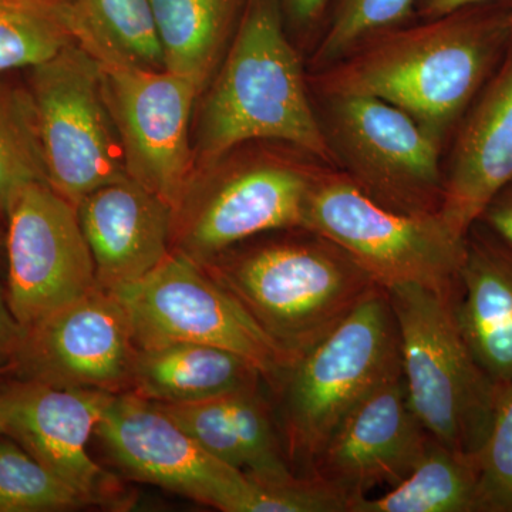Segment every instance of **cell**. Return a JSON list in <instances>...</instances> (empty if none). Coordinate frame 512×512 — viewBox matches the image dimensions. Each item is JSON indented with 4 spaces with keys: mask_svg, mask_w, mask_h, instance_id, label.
<instances>
[{
    "mask_svg": "<svg viewBox=\"0 0 512 512\" xmlns=\"http://www.w3.org/2000/svg\"><path fill=\"white\" fill-rule=\"evenodd\" d=\"M512 42L505 5L470 6L370 37L312 84L325 99L370 96L399 107L443 141Z\"/></svg>",
    "mask_w": 512,
    "mask_h": 512,
    "instance_id": "1",
    "label": "cell"
},
{
    "mask_svg": "<svg viewBox=\"0 0 512 512\" xmlns=\"http://www.w3.org/2000/svg\"><path fill=\"white\" fill-rule=\"evenodd\" d=\"M202 266L293 360L379 288L348 252L306 228L238 244Z\"/></svg>",
    "mask_w": 512,
    "mask_h": 512,
    "instance_id": "2",
    "label": "cell"
},
{
    "mask_svg": "<svg viewBox=\"0 0 512 512\" xmlns=\"http://www.w3.org/2000/svg\"><path fill=\"white\" fill-rule=\"evenodd\" d=\"M282 141L336 164L309 101L301 59L272 0H249L227 60L201 111L197 163L211 170L234 148Z\"/></svg>",
    "mask_w": 512,
    "mask_h": 512,
    "instance_id": "3",
    "label": "cell"
},
{
    "mask_svg": "<svg viewBox=\"0 0 512 512\" xmlns=\"http://www.w3.org/2000/svg\"><path fill=\"white\" fill-rule=\"evenodd\" d=\"M399 375L396 318L386 289L379 286L338 328L293 360L271 389L292 470L308 477L313 460L346 417Z\"/></svg>",
    "mask_w": 512,
    "mask_h": 512,
    "instance_id": "4",
    "label": "cell"
},
{
    "mask_svg": "<svg viewBox=\"0 0 512 512\" xmlns=\"http://www.w3.org/2000/svg\"><path fill=\"white\" fill-rule=\"evenodd\" d=\"M456 291L414 284L386 289L413 413L434 440L476 460L490 433L500 384L468 348L458 325Z\"/></svg>",
    "mask_w": 512,
    "mask_h": 512,
    "instance_id": "5",
    "label": "cell"
},
{
    "mask_svg": "<svg viewBox=\"0 0 512 512\" xmlns=\"http://www.w3.org/2000/svg\"><path fill=\"white\" fill-rule=\"evenodd\" d=\"M303 228L348 252L380 288H457L466 238L454 234L439 214H402L377 204L343 171L319 165Z\"/></svg>",
    "mask_w": 512,
    "mask_h": 512,
    "instance_id": "6",
    "label": "cell"
},
{
    "mask_svg": "<svg viewBox=\"0 0 512 512\" xmlns=\"http://www.w3.org/2000/svg\"><path fill=\"white\" fill-rule=\"evenodd\" d=\"M74 35L97 60L119 131L128 177L177 207L192 184V104L202 92L187 77L148 69L101 42L74 18Z\"/></svg>",
    "mask_w": 512,
    "mask_h": 512,
    "instance_id": "7",
    "label": "cell"
},
{
    "mask_svg": "<svg viewBox=\"0 0 512 512\" xmlns=\"http://www.w3.org/2000/svg\"><path fill=\"white\" fill-rule=\"evenodd\" d=\"M28 93L47 183L62 197L77 207L97 188L128 178L99 63L77 40L32 67Z\"/></svg>",
    "mask_w": 512,
    "mask_h": 512,
    "instance_id": "8",
    "label": "cell"
},
{
    "mask_svg": "<svg viewBox=\"0 0 512 512\" xmlns=\"http://www.w3.org/2000/svg\"><path fill=\"white\" fill-rule=\"evenodd\" d=\"M111 293L127 312L137 348L185 342L232 350L261 370L269 389L293 362L204 266L180 252Z\"/></svg>",
    "mask_w": 512,
    "mask_h": 512,
    "instance_id": "9",
    "label": "cell"
},
{
    "mask_svg": "<svg viewBox=\"0 0 512 512\" xmlns=\"http://www.w3.org/2000/svg\"><path fill=\"white\" fill-rule=\"evenodd\" d=\"M326 100L323 130L336 163L357 188L392 211L439 214L444 192L440 138L377 97Z\"/></svg>",
    "mask_w": 512,
    "mask_h": 512,
    "instance_id": "10",
    "label": "cell"
},
{
    "mask_svg": "<svg viewBox=\"0 0 512 512\" xmlns=\"http://www.w3.org/2000/svg\"><path fill=\"white\" fill-rule=\"evenodd\" d=\"M94 436L127 480L224 512H262L264 487L208 453L157 403L133 393L113 394Z\"/></svg>",
    "mask_w": 512,
    "mask_h": 512,
    "instance_id": "11",
    "label": "cell"
},
{
    "mask_svg": "<svg viewBox=\"0 0 512 512\" xmlns=\"http://www.w3.org/2000/svg\"><path fill=\"white\" fill-rule=\"evenodd\" d=\"M318 167L261 158L192 183L173 210L171 251L204 265L259 235L305 227Z\"/></svg>",
    "mask_w": 512,
    "mask_h": 512,
    "instance_id": "12",
    "label": "cell"
},
{
    "mask_svg": "<svg viewBox=\"0 0 512 512\" xmlns=\"http://www.w3.org/2000/svg\"><path fill=\"white\" fill-rule=\"evenodd\" d=\"M5 251L6 295L25 328L97 286L77 207L46 181L23 185L10 200Z\"/></svg>",
    "mask_w": 512,
    "mask_h": 512,
    "instance_id": "13",
    "label": "cell"
},
{
    "mask_svg": "<svg viewBox=\"0 0 512 512\" xmlns=\"http://www.w3.org/2000/svg\"><path fill=\"white\" fill-rule=\"evenodd\" d=\"M25 329L9 377L57 389L130 392L138 348L113 293L96 286Z\"/></svg>",
    "mask_w": 512,
    "mask_h": 512,
    "instance_id": "14",
    "label": "cell"
},
{
    "mask_svg": "<svg viewBox=\"0 0 512 512\" xmlns=\"http://www.w3.org/2000/svg\"><path fill=\"white\" fill-rule=\"evenodd\" d=\"M12 379L5 434L82 498L86 507L130 505L119 478L90 457L89 443L113 394Z\"/></svg>",
    "mask_w": 512,
    "mask_h": 512,
    "instance_id": "15",
    "label": "cell"
},
{
    "mask_svg": "<svg viewBox=\"0 0 512 512\" xmlns=\"http://www.w3.org/2000/svg\"><path fill=\"white\" fill-rule=\"evenodd\" d=\"M429 440L410 407L402 372L346 417L313 460L308 477L342 494L352 512L373 488L402 483Z\"/></svg>",
    "mask_w": 512,
    "mask_h": 512,
    "instance_id": "16",
    "label": "cell"
},
{
    "mask_svg": "<svg viewBox=\"0 0 512 512\" xmlns=\"http://www.w3.org/2000/svg\"><path fill=\"white\" fill-rule=\"evenodd\" d=\"M512 183V42L474 100L444 175L439 215L458 237Z\"/></svg>",
    "mask_w": 512,
    "mask_h": 512,
    "instance_id": "17",
    "label": "cell"
},
{
    "mask_svg": "<svg viewBox=\"0 0 512 512\" xmlns=\"http://www.w3.org/2000/svg\"><path fill=\"white\" fill-rule=\"evenodd\" d=\"M77 212L104 291L144 278L171 254L173 208L133 178L90 192Z\"/></svg>",
    "mask_w": 512,
    "mask_h": 512,
    "instance_id": "18",
    "label": "cell"
},
{
    "mask_svg": "<svg viewBox=\"0 0 512 512\" xmlns=\"http://www.w3.org/2000/svg\"><path fill=\"white\" fill-rule=\"evenodd\" d=\"M456 315L478 365L497 384L512 380V248L478 221L458 272Z\"/></svg>",
    "mask_w": 512,
    "mask_h": 512,
    "instance_id": "19",
    "label": "cell"
},
{
    "mask_svg": "<svg viewBox=\"0 0 512 512\" xmlns=\"http://www.w3.org/2000/svg\"><path fill=\"white\" fill-rule=\"evenodd\" d=\"M264 383L247 357L218 346L177 342L137 349L128 393L154 403L184 404Z\"/></svg>",
    "mask_w": 512,
    "mask_h": 512,
    "instance_id": "20",
    "label": "cell"
},
{
    "mask_svg": "<svg viewBox=\"0 0 512 512\" xmlns=\"http://www.w3.org/2000/svg\"><path fill=\"white\" fill-rule=\"evenodd\" d=\"M478 471L430 436L426 451L402 483L379 498L363 497L352 512H477Z\"/></svg>",
    "mask_w": 512,
    "mask_h": 512,
    "instance_id": "21",
    "label": "cell"
},
{
    "mask_svg": "<svg viewBox=\"0 0 512 512\" xmlns=\"http://www.w3.org/2000/svg\"><path fill=\"white\" fill-rule=\"evenodd\" d=\"M168 72L204 89L221 55L235 0H150Z\"/></svg>",
    "mask_w": 512,
    "mask_h": 512,
    "instance_id": "22",
    "label": "cell"
},
{
    "mask_svg": "<svg viewBox=\"0 0 512 512\" xmlns=\"http://www.w3.org/2000/svg\"><path fill=\"white\" fill-rule=\"evenodd\" d=\"M74 42L72 0H0V72L32 69Z\"/></svg>",
    "mask_w": 512,
    "mask_h": 512,
    "instance_id": "23",
    "label": "cell"
},
{
    "mask_svg": "<svg viewBox=\"0 0 512 512\" xmlns=\"http://www.w3.org/2000/svg\"><path fill=\"white\" fill-rule=\"evenodd\" d=\"M74 18L131 62L163 70L164 55L150 0H72Z\"/></svg>",
    "mask_w": 512,
    "mask_h": 512,
    "instance_id": "24",
    "label": "cell"
},
{
    "mask_svg": "<svg viewBox=\"0 0 512 512\" xmlns=\"http://www.w3.org/2000/svg\"><path fill=\"white\" fill-rule=\"evenodd\" d=\"M32 181H46L45 160L28 90L0 82V218L15 192Z\"/></svg>",
    "mask_w": 512,
    "mask_h": 512,
    "instance_id": "25",
    "label": "cell"
},
{
    "mask_svg": "<svg viewBox=\"0 0 512 512\" xmlns=\"http://www.w3.org/2000/svg\"><path fill=\"white\" fill-rule=\"evenodd\" d=\"M82 498L8 434L0 436V512H60Z\"/></svg>",
    "mask_w": 512,
    "mask_h": 512,
    "instance_id": "26",
    "label": "cell"
},
{
    "mask_svg": "<svg viewBox=\"0 0 512 512\" xmlns=\"http://www.w3.org/2000/svg\"><path fill=\"white\" fill-rule=\"evenodd\" d=\"M417 0H339L329 30L316 52L315 63L329 66L360 43L402 26Z\"/></svg>",
    "mask_w": 512,
    "mask_h": 512,
    "instance_id": "27",
    "label": "cell"
},
{
    "mask_svg": "<svg viewBox=\"0 0 512 512\" xmlns=\"http://www.w3.org/2000/svg\"><path fill=\"white\" fill-rule=\"evenodd\" d=\"M476 463L477 512H512V380L498 387L493 423Z\"/></svg>",
    "mask_w": 512,
    "mask_h": 512,
    "instance_id": "28",
    "label": "cell"
},
{
    "mask_svg": "<svg viewBox=\"0 0 512 512\" xmlns=\"http://www.w3.org/2000/svg\"><path fill=\"white\" fill-rule=\"evenodd\" d=\"M208 453L245 473V457L224 396L184 404L157 403Z\"/></svg>",
    "mask_w": 512,
    "mask_h": 512,
    "instance_id": "29",
    "label": "cell"
},
{
    "mask_svg": "<svg viewBox=\"0 0 512 512\" xmlns=\"http://www.w3.org/2000/svg\"><path fill=\"white\" fill-rule=\"evenodd\" d=\"M25 330L10 309L5 282L0 281V376H9Z\"/></svg>",
    "mask_w": 512,
    "mask_h": 512,
    "instance_id": "30",
    "label": "cell"
},
{
    "mask_svg": "<svg viewBox=\"0 0 512 512\" xmlns=\"http://www.w3.org/2000/svg\"><path fill=\"white\" fill-rule=\"evenodd\" d=\"M480 222L512 248V183L488 204Z\"/></svg>",
    "mask_w": 512,
    "mask_h": 512,
    "instance_id": "31",
    "label": "cell"
},
{
    "mask_svg": "<svg viewBox=\"0 0 512 512\" xmlns=\"http://www.w3.org/2000/svg\"><path fill=\"white\" fill-rule=\"evenodd\" d=\"M494 0H417L416 10L421 18L430 20L450 15L457 10L470 8V6L484 5Z\"/></svg>",
    "mask_w": 512,
    "mask_h": 512,
    "instance_id": "32",
    "label": "cell"
},
{
    "mask_svg": "<svg viewBox=\"0 0 512 512\" xmlns=\"http://www.w3.org/2000/svg\"><path fill=\"white\" fill-rule=\"evenodd\" d=\"M329 0H285L286 8L296 22L309 25L322 15Z\"/></svg>",
    "mask_w": 512,
    "mask_h": 512,
    "instance_id": "33",
    "label": "cell"
},
{
    "mask_svg": "<svg viewBox=\"0 0 512 512\" xmlns=\"http://www.w3.org/2000/svg\"><path fill=\"white\" fill-rule=\"evenodd\" d=\"M10 392H12V379L9 376L0 377V436L5 434Z\"/></svg>",
    "mask_w": 512,
    "mask_h": 512,
    "instance_id": "34",
    "label": "cell"
},
{
    "mask_svg": "<svg viewBox=\"0 0 512 512\" xmlns=\"http://www.w3.org/2000/svg\"><path fill=\"white\" fill-rule=\"evenodd\" d=\"M5 222L0 218V222ZM6 275V251H5V229L0 227V281L5 282Z\"/></svg>",
    "mask_w": 512,
    "mask_h": 512,
    "instance_id": "35",
    "label": "cell"
},
{
    "mask_svg": "<svg viewBox=\"0 0 512 512\" xmlns=\"http://www.w3.org/2000/svg\"><path fill=\"white\" fill-rule=\"evenodd\" d=\"M505 8L508 10V15H510V19L512 22V0H505Z\"/></svg>",
    "mask_w": 512,
    "mask_h": 512,
    "instance_id": "36",
    "label": "cell"
},
{
    "mask_svg": "<svg viewBox=\"0 0 512 512\" xmlns=\"http://www.w3.org/2000/svg\"><path fill=\"white\" fill-rule=\"evenodd\" d=\"M0 377H2V376H0Z\"/></svg>",
    "mask_w": 512,
    "mask_h": 512,
    "instance_id": "37",
    "label": "cell"
}]
</instances>
